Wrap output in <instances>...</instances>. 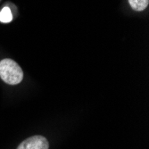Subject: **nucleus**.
<instances>
[{"instance_id":"f257e3e1","label":"nucleus","mask_w":149,"mask_h":149,"mask_svg":"<svg viewBox=\"0 0 149 149\" xmlns=\"http://www.w3.org/2000/svg\"><path fill=\"white\" fill-rule=\"evenodd\" d=\"M0 78L9 85H16L22 80L23 72L15 61L3 59L0 61Z\"/></svg>"},{"instance_id":"f03ea898","label":"nucleus","mask_w":149,"mask_h":149,"mask_svg":"<svg viewBox=\"0 0 149 149\" xmlns=\"http://www.w3.org/2000/svg\"><path fill=\"white\" fill-rule=\"evenodd\" d=\"M47 139L43 136H33L22 141L17 149H48Z\"/></svg>"},{"instance_id":"7ed1b4c3","label":"nucleus","mask_w":149,"mask_h":149,"mask_svg":"<svg viewBox=\"0 0 149 149\" xmlns=\"http://www.w3.org/2000/svg\"><path fill=\"white\" fill-rule=\"evenodd\" d=\"M130 6L136 11H143L148 6V0H129Z\"/></svg>"},{"instance_id":"20e7f679","label":"nucleus","mask_w":149,"mask_h":149,"mask_svg":"<svg viewBox=\"0 0 149 149\" xmlns=\"http://www.w3.org/2000/svg\"><path fill=\"white\" fill-rule=\"evenodd\" d=\"M13 20V15L12 12L8 7H4L2 11L0 12V22L7 23L10 22Z\"/></svg>"}]
</instances>
